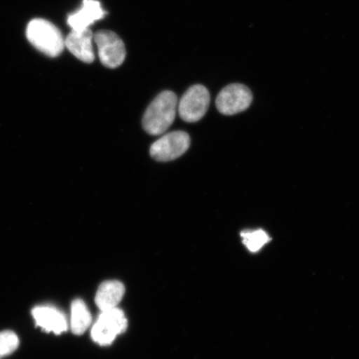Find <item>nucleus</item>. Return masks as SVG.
<instances>
[{
	"label": "nucleus",
	"mask_w": 359,
	"mask_h": 359,
	"mask_svg": "<svg viewBox=\"0 0 359 359\" xmlns=\"http://www.w3.org/2000/svg\"><path fill=\"white\" fill-rule=\"evenodd\" d=\"M177 97L172 91L158 94L151 102L142 118L145 131L154 136L167 132L176 118Z\"/></svg>",
	"instance_id": "nucleus-1"
},
{
	"label": "nucleus",
	"mask_w": 359,
	"mask_h": 359,
	"mask_svg": "<svg viewBox=\"0 0 359 359\" xmlns=\"http://www.w3.org/2000/svg\"><path fill=\"white\" fill-rule=\"evenodd\" d=\"M27 38L39 51L51 57L60 56L65 47L60 30L51 22L35 19L29 22Z\"/></svg>",
	"instance_id": "nucleus-2"
},
{
	"label": "nucleus",
	"mask_w": 359,
	"mask_h": 359,
	"mask_svg": "<svg viewBox=\"0 0 359 359\" xmlns=\"http://www.w3.org/2000/svg\"><path fill=\"white\" fill-rule=\"evenodd\" d=\"M127 327V318L121 309L115 308L103 311L93 326L92 339L100 345L111 344L116 336L124 333Z\"/></svg>",
	"instance_id": "nucleus-3"
},
{
	"label": "nucleus",
	"mask_w": 359,
	"mask_h": 359,
	"mask_svg": "<svg viewBox=\"0 0 359 359\" xmlns=\"http://www.w3.org/2000/svg\"><path fill=\"white\" fill-rule=\"evenodd\" d=\"M93 39L103 66L116 69L123 64L127 52L122 39L118 34L110 30H100L93 34Z\"/></svg>",
	"instance_id": "nucleus-4"
},
{
	"label": "nucleus",
	"mask_w": 359,
	"mask_h": 359,
	"mask_svg": "<svg viewBox=\"0 0 359 359\" xmlns=\"http://www.w3.org/2000/svg\"><path fill=\"white\" fill-rule=\"evenodd\" d=\"M210 101L208 89L203 85H194L184 93L180 100L179 114L185 122H198L208 111Z\"/></svg>",
	"instance_id": "nucleus-5"
},
{
	"label": "nucleus",
	"mask_w": 359,
	"mask_h": 359,
	"mask_svg": "<svg viewBox=\"0 0 359 359\" xmlns=\"http://www.w3.org/2000/svg\"><path fill=\"white\" fill-rule=\"evenodd\" d=\"M253 100L252 93L243 84L232 83L218 94L215 105L224 115H235L244 111Z\"/></svg>",
	"instance_id": "nucleus-6"
},
{
	"label": "nucleus",
	"mask_w": 359,
	"mask_h": 359,
	"mask_svg": "<svg viewBox=\"0 0 359 359\" xmlns=\"http://www.w3.org/2000/svg\"><path fill=\"white\" fill-rule=\"evenodd\" d=\"M190 144L191 139L187 133H170L151 145L150 154L152 158L158 161H172L185 154Z\"/></svg>",
	"instance_id": "nucleus-7"
},
{
	"label": "nucleus",
	"mask_w": 359,
	"mask_h": 359,
	"mask_svg": "<svg viewBox=\"0 0 359 359\" xmlns=\"http://www.w3.org/2000/svg\"><path fill=\"white\" fill-rule=\"evenodd\" d=\"M102 4L97 0H83L80 10L67 16V25L73 31L81 32L86 30L88 27L107 15Z\"/></svg>",
	"instance_id": "nucleus-8"
},
{
	"label": "nucleus",
	"mask_w": 359,
	"mask_h": 359,
	"mask_svg": "<svg viewBox=\"0 0 359 359\" xmlns=\"http://www.w3.org/2000/svg\"><path fill=\"white\" fill-rule=\"evenodd\" d=\"M33 317L37 326L44 331L61 334L69 329V323L64 313L55 307L39 306L32 311Z\"/></svg>",
	"instance_id": "nucleus-9"
},
{
	"label": "nucleus",
	"mask_w": 359,
	"mask_h": 359,
	"mask_svg": "<svg viewBox=\"0 0 359 359\" xmlns=\"http://www.w3.org/2000/svg\"><path fill=\"white\" fill-rule=\"evenodd\" d=\"M93 34L89 29L81 32H72L65 40V46L79 60L92 64L95 60L93 47Z\"/></svg>",
	"instance_id": "nucleus-10"
},
{
	"label": "nucleus",
	"mask_w": 359,
	"mask_h": 359,
	"mask_svg": "<svg viewBox=\"0 0 359 359\" xmlns=\"http://www.w3.org/2000/svg\"><path fill=\"white\" fill-rule=\"evenodd\" d=\"M125 293L123 283L118 280L103 282L98 288L95 302L101 312L115 309L122 300Z\"/></svg>",
	"instance_id": "nucleus-11"
},
{
	"label": "nucleus",
	"mask_w": 359,
	"mask_h": 359,
	"mask_svg": "<svg viewBox=\"0 0 359 359\" xmlns=\"http://www.w3.org/2000/svg\"><path fill=\"white\" fill-rule=\"evenodd\" d=\"M92 316L83 300L77 299L72 303L70 326L76 335H82L92 324Z\"/></svg>",
	"instance_id": "nucleus-12"
},
{
	"label": "nucleus",
	"mask_w": 359,
	"mask_h": 359,
	"mask_svg": "<svg viewBox=\"0 0 359 359\" xmlns=\"http://www.w3.org/2000/svg\"><path fill=\"white\" fill-rule=\"evenodd\" d=\"M242 237V242L246 246L250 252L257 253L259 250H262L264 245L269 243L271 241L267 233L262 229L259 230H245L241 232Z\"/></svg>",
	"instance_id": "nucleus-13"
},
{
	"label": "nucleus",
	"mask_w": 359,
	"mask_h": 359,
	"mask_svg": "<svg viewBox=\"0 0 359 359\" xmlns=\"http://www.w3.org/2000/svg\"><path fill=\"white\" fill-rule=\"evenodd\" d=\"M19 337L15 332L6 330L0 332V358L11 355L19 348Z\"/></svg>",
	"instance_id": "nucleus-14"
}]
</instances>
